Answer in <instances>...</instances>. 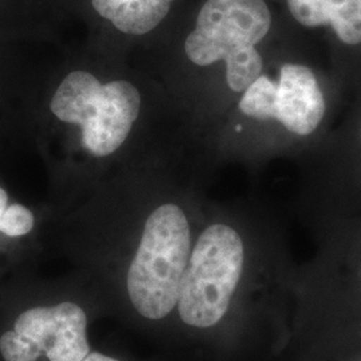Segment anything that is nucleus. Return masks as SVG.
I'll return each mask as SVG.
<instances>
[{
	"instance_id": "11",
	"label": "nucleus",
	"mask_w": 361,
	"mask_h": 361,
	"mask_svg": "<svg viewBox=\"0 0 361 361\" xmlns=\"http://www.w3.org/2000/svg\"><path fill=\"white\" fill-rule=\"evenodd\" d=\"M35 226V217L28 207L20 204H8V195L0 188V233L18 238L27 235Z\"/></svg>"
},
{
	"instance_id": "8",
	"label": "nucleus",
	"mask_w": 361,
	"mask_h": 361,
	"mask_svg": "<svg viewBox=\"0 0 361 361\" xmlns=\"http://www.w3.org/2000/svg\"><path fill=\"white\" fill-rule=\"evenodd\" d=\"M90 352L87 314L71 301L22 310L0 334L1 361H83Z\"/></svg>"
},
{
	"instance_id": "5",
	"label": "nucleus",
	"mask_w": 361,
	"mask_h": 361,
	"mask_svg": "<svg viewBox=\"0 0 361 361\" xmlns=\"http://www.w3.org/2000/svg\"><path fill=\"white\" fill-rule=\"evenodd\" d=\"M192 247V228L182 207L165 204L152 212L126 279L130 301L142 317L162 320L177 308Z\"/></svg>"
},
{
	"instance_id": "1",
	"label": "nucleus",
	"mask_w": 361,
	"mask_h": 361,
	"mask_svg": "<svg viewBox=\"0 0 361 361\" xmlns=\"http://www.w3.org/2000/svg\"><path fill=\"white\" fill-rule=\"evenodd\" d=\"M345 97L329 67L288 46L234 102L229 134L259 158L301 159L335 126Z\"/></svg>"
},
{
	"instance_id": "2",
	"label": "nucleus",
	"mask_w": 361,
	"mask_h": 361,
	"mask_svg": "<svg viewBox=\"0 0 361 361\" xmlns=\"http://www.w3.org/2000/svg\"><path fill=\"white\" fill-rule=\"evenodd\" d=\"M316 225L317 252L292 274L286 361H335L361 350V212Z\"/></svg>"
},
{
	"instance_id": "12",
	"label": "nucleus",
	"mask_w": 361,
	"mask_h": 361,
	"mask_svg": "<svg viewBox=\"0 0 361 361\" xmlns=\"http://www.w3.org/2000/svg\"><path fill=\"white\" fill-rule=\"evenodd\" d=\"M83 361H119L116 357H111L109 355H104L101 352H90Z\"/></svg>"
},
{
	"instance_id": "6",
	"label": "nucleus",
	"mask_w": 361,
	"mask_h": 361,
	"mask_svg": "<svg viewBox=\"0 0 361 361\" xmlns=\"http://www.w3.org/2000/svg\"><path fill=\"white\" fill-rule=\"evenodd\" d=\"M142 98L128 80L102 85L89 71L66 75L52 97V114L82 128L83 147L94 157L116 153L129 137L141 111Z\"/></svg>"
},
{
	"instance_id": "7",
	"label": "nucleus",
	"mask_w": 361,
	"mask_h": 361,
	"mask_svg": "<svg viewBox=\"0 0 361 361\" xmlns=\"http://www.w3.org/2000/svg\"><path fill=\"white\" fill-rule=\"evenodd\" d=\"M300 161L302 201L316 224L361 212V89L343 119Z\"/></svg>"
},
{
	"instance_id": "9",
	"label": "nucleus",
	"mask_w": 361,
	"mask_h": 361,
	"mask_svg": "<svg viewBox=\"0 0 361 361\" xmlns=\"http://www.w3.org/2000/svg\"><path fill=\"white\" fill-rule=\"evenodd\" d=\"M292 19L304 28L329 31V68L347 95L361 89V0H285Z\"/></svg>"
},
{
	"instance_id": "3",
	"label": "nucleus",
	"mask_w": 361,
	"mask_h": 361,
	"mask_svg": "<svg viewBox=\"0 0 361 361\" xmlns=\"http://www.w3.org/2000/svg\"><path fill=\"white\" fill-rule=\"evenodd\" d=\"M274 15L267 0H204L183 42L188 61L217 70L235 101L288 44H271Z\"/></svg>"
},
{
	"instance_id": "13",
	"label": "nucleus",
	"mask_w": 361,
	"mask_h": 361,
	"mask_svg": "<svg viewBox=\"0 0 361 361\" xmlns=\"http://www.w3.org/2000/svg\"><path fill=\"white\" fill-rule=\"evenodd\" d=\"M335 361H361V350L353 353V355H349L347 357H343V359H340V360Z\"/></svg>"
},
{
	"instance_id": "10",
	"label": "nucleus",
	"mask_w": 361,
	"mask_h": 361,
	"mask_svg": "<svg viewBox=\"0 0 361 361\" xmlns=\"http://www.w3.org/2000/svg\"><path fill=\"white\" fill-rule=\"evenodd\" d=\"M178 0H90L91 10L118 32L143 37L161 26Z\"/></svg>"
},
{
	"instance_id": "4",
	"label": "nucleus",
	"mask_w": 361,
	"mask_h": 361,
	"mask_svg": "<svg viewBox=\"0 0 361 361\" xmlns=\"http://www.w3.org/2000/svg\"><path fill=\"white\" fill-rule=\"evenodd\" d=\"M255 265V250L244 229L213 221L193 243L180 283L177 310L186 326L212 332L231 319Z\"/></svg>"
}]
</instances>
